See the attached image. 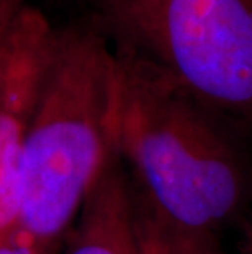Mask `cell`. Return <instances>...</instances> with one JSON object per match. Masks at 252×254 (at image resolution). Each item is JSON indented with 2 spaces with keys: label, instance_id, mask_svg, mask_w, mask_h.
Listing matches in <instances>:
<instances>
[{
  "label": "cell",
  "instance_id": "5b68a950",
  "mask_svg": "<svg viewBox=\"0 0 252 254\" xmlns=\"http://www.w3.org/2000/svg\"><path fill=\"white\" fill-rule=\"evenodd\" d=\"M64 254H139L131 189L116 153L69 231Z\"/></svg>",
  "mask_w": 252,
  "mask_h": 254
},
{
  "label": "cell",
  "instance_id": "9c48e42d",
  "mask_svg": "<svg viewBox=\"0 0 252 254\" xmlns=\"http://www.w3.org/2000/svg\"><path fill=\"white\" fill-rule=\"evenodd\" d=\"M238 254H252V208L241 225V241Z\"/></svg>",
  "mask_w": 252,
  "mask_h": 254
},
{
  "label": "cell",
  "instance_id": "3957f363",
  "mask_svg": "<svg viewBox=\"0 0 252 254\" xmlns=\"http://www.w3.org/2000/svg\"><path fill=\"white\" fill-rule=\"evenodd\" d=\"M101 31L252 136V0H99Z\"/></svg>",
  "mask_w": 252,
  "mask_h": 254
},
{
  "label": "cell",
  "instance_id": "8992f818",
  "mask_svg": "<svg viewBox=\"0 0 252 254\" xmlns=\"http://www.w3.org/2000/svg\"><path fill=\"white\" fill-rule=\"evenodd\" d=\"M131 198L139 254H226L221 240L175 230L149 213L133 192Z\"/></svg>",
  "mask_w": 252,
  "mask_h": 254
},
{
  "label": "cell",
  "instance_id": "ba28073f",
  "mask_svg": "<svg viewBox=\"0 0 252 254\" xmlns=\"http://www.w3.org/2000/svg\"><path fill=\"white\" fill-rule=\"evenodd\" d=\"M0 254H54V253L25 245V243H20L12 238V240H8V241L0 243Z\"/></svg>",
  "mask_w": 252,
  "mask_h": 254
},
{
  "label": "cell",
  "instance_id": "6da1fadb",
  "mask_svg": "<svg viewBox=\"0 0 252 254\" xmlns=\"http://www.w3.org/2000/svg\"><path fill=\"white\" fill-rule=\"evenodd\" d=\"M113 51L115 151L133 195L185 233L221 240L241 228L252 208L249 138L143 58Z\"/></svg>",
  "mask_w": 252,
  "mask_h": 254
},
{
  "label": "cell",
  "instance_id": "277c9868",
  "mask_svg": "<svg viewBox=\"0 0 252 254\" xmlns=\"http://www.w3.org/2000/svg\"><path fill=\"white\" fill-rule=\"evenodd\" d=\"M54 40L45 15L25 5L0 45V243L18 230L26 134Z\"/></svg>",
  "mask_w": 252,
  "mask_h": 254
},
{
  "label": "cell",
  "instance_id": "52a82bcc",
  "mask_svg": "<svg viewBox=\"0 0 252 254\" xmlns=\"http://www.w3.org/2000/svg\"><path fill=\"white\" fill-rule=\"evenodd\" d=\"M25 5V0H0V45Z\"/></svg>",
  "mask_w": 252,
  "mask_h": 254
},
{
  "label": "cell",
  "instance_id": "7a4b0ae2",
  "mask_svg": "<svg viewBox=\"0 0 252 254\" xmlns=\"http://www.w3.org/2000/svg\"><path fill=\"white\" fill-rule=\"evenodd\" d=\"M118 69L99 23L56 30L26 134L13 240L61 254L113 158Z\"/></svg>",
  "mask_w": 252,
  "mask_h": 254
}]
</instances>
